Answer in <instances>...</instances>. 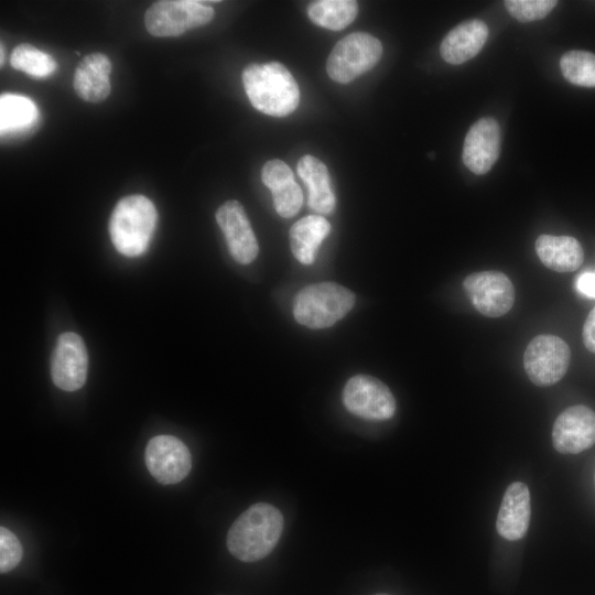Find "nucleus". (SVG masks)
I'll return each mask as SVG.
<instances>
[{"mask_svg": "<svg viewBox=\"0 0 595 595\" xmlns=\"http://www.w3.org/2000/svg\"><path fill=\"white\" fill-rule=\"evenodd\" d=\"M0 51H1L0 64L3 65V62H4V54H3L4 47H3L2 44H1Z\"/></svg>", "mask_w": 595, "mask_h": 595, "instance_id": "c756f323", "label": "nucleus"}, {"mask_svg": "<svg viewBox=\"0 0 595 595\" xmlns=\"http://www.w3.org/2000/svg\"><path fill=\"white\" fill-rule=\"evenodd\" d=\"M216 220L232 258L241 264L253 261L259 247L242 205L235 199L225 202L216 212Z\"/></svg>", "mask_w": 595, "mask_h": 595, "instance_id": "ddd939ff", "label": "nucleus"}, {"mask_svg": "<svg viewBox=\"0 0 595 595\" xmlns=\"http://www.w3.org/2000/svg\"><path fill=\"white\" fill-rule=\"evenodd\" d=\"M283 523V516L278 508L267 502H257L231 524L227 533V548L240 561H259L277 545Z\"/></svg>", "mask_w": 595, "mask_h": 595, "instance_id": "f257e3e1", "label": "nucleus"}, {"mask_svg": "<svg viewBox=\"0 0 595 595\" xmlns=\"http://www.w3.org/2000/svg\"><path fill=\"white\" fill-rule=\"evenodd\" d=\"M358 13L354 0H320L307 7L311 21L332 31H339L349 25Z\"/></svg>", "mask_w": 595, "mask_h": 595, "instance_id": "5701e85b", "label": "nucleus"}, {"mask_svg": "<svg viewBox=\"0 0 595 595\" xmlns=\"http://www.w3.org/2000/svg\"><path fill=\"white\" fill-rule=\"evenodd\" d=\"M375 595H387V594H375Z\"/></svg>", "mask_w": 595, "mask_h": 595, "instance_id": "7c9ffc66", "label": "nucleus"}, {"mask_svg": "<svg viewBox=\"0 0 595 595\" xmlns=\"http://www.w3.org/2000/svg\"><path fill=\"white\" fill-rule=\"evenodd\" d=\"M463 288L475 309L488 317L505 315L513 305L515 288L499 271H479L467 275Z\"/></svg>", "mask_w": 595, "mask_h": 595, "instance_id": "1a4fd4ad", "label": "nucleus"}, {"mask_svg": "<svg viewBox=\"0 0 595 595\" xmlns=\"http://www.w3.org/2000/svg\"><path fill=\"white\" fill-rule=\"evenodd\" d=\"M500 141V128L494 118L477 120L464 140L462 158L465 166L475 174H486L499 156Z\"/></svg>", "mask_w": 595, "mask_h": 595, "instance_id": "4468645a", "label": "nucleus"}, {"mask_svg": "<svg viewBox=\"0 0 595 595\" xmlns=\"http://www.w3.org/2000/svg\"><path fill=\"white\" fill-rule=\"evenodd\" d=\"M88 355L82 337L66 332L58 336L51 361L54 385L65 391H75L86 381Z\"/></svg>", "mask_w": 595, "mask_h": 595, "instance_id": "9b49d317", "label": "nucleus"}, {"mask_svg": "<svg viewBox=\"0 0 595 595\" xmlns=\"http://www.w3.org/2000/svg\"><path fill=\"white\" fill-rule=\"evenodd\" d=\"M214 9L194 0H162L145 12L144 24L154 36H178L186 31L207 24Z\"/></svg>", "mask_w": 595, "mask_h": 595, "instance_id": "423d86ee", "label": "nucleus"}, {"mask_svg": "<svg viewBox=\"0 0 595 595\" xmlns=\"http://www.w3.org/2000/svg\"><path fill=\"white\" fill-rule=\"evenodd\" d=\"M242 83L251 105L266 115L284 117L299 105V86L279 62L248 65L242 72Z\"/></svg>", "mask_w": 595, "mask_h": 595, "instance_id": "f03ea898", "label": "nucleus"}, {"mask_svg": "<svg viewBox=\"0 0 595 595\" xmlns=\"http://www.w3.org/2000/svg\"><path fill=\"white\" fill-rule=\"evenodd\" d=\"M355 295L334 282H321L303 288L295 296V320L309 328H326L343 318L353 307Z\"/></svg>", "mask_w": 595, "mask_h": 595, "instance_id": "20e7f679", "label": "nucleus"}, {"mask_svg": "<svg viewBox=\"0 0 595 595\" xmlns=\"http://www.w3.org/2000/svg\"><path fill=\"white\" fill-rule=\"evenodd\" d=\"M571 360L569 345L555 335H538L527 346L523 367L539 387L556 383L566 374Z\"/></svg>", "mask_w": 595, "mask_h": 595, "instance_id": "0eeeda50", "label": "nucleus"}, {"mask_svg": "<svg viewBox=\"0 0 595 595\" xmlns=\"http://www.w3.org/2000/svg\"><path fill=\"white\" fill-rule=\"evenodd\" d=\"M343 402L350 413L366 420H388L396 412L390 389L379 379L366 375L354 376L346 382Z\"/></svg>", "mask_w": 595, "mask_h": 595, "instance_id": "6e6552de", "label": "nucleus"}, {"mask_svg": "<svg viewBox=\"0 0 595 595\" xmlns=\"http://www.w3.org/2000/svg\"><path fill=\"white\" fill-rule=\"evenodd\" d=\"M329 232L331 225L323 216L310 215L299 219L289 235L293 256L303 264L313 263L321 244Z\"/></svg>", "mask_w": 595, "mask_h": 595, "instance_id": "412c9836", "label": "nucleus"}, {"mask_svg": "<svg viewBox=\"0 0 595 595\" xmlns=\"http://www.w3.org/2000/svg\"><path fill=\"white\" fill-rule=\"evenodd\" d=\"M560 67L564 78L573 85L595 87V54L572 50L562 55Z\"/></svg>", "mask_w": 595, "mask_h": 595, "instance_id": "b1692460", "label": "nucleus"}, {"mask_svg": "<svg viewBox=\"0 0 595 595\" xmlns=\"http://www.w3.org/2000/svg\"><path fill=\"white\" fill-rule=\"evenodd\" d=\"M158 213L154 204L143 195L121 198L115 206L109 220L111 241L121 255H142L152 238Z\"/></svg>", "mask_w": 595, "mask_h": 595, "instance_id": "7ed1b4c3", "label": "nucleus"}, {"mask_svg": "<svg viewBox=\"0 0 595 595\" xmlns=\"http://www.w3.org/2000/svg\"><path fill=\"white\" fill-rule=\"evenodd\" d=\"M576 289L581 294L595 299V272H584L578 275Z\"/></svg>", "mask_w": 595, "mask_h": 595, "instance_id": "c85d7f7f", "label": "nucleus"}, {"mask_svg": "<svg viewBox=\"0 0 595 595\" xmlns=\"http://www.w3.org/2000/svg\"><path fill=\"white\" fill-rule=\"evenodd\" d=\"M111 62L102 53L86 55L78 64L73 86L76 94L86 101L98 102L108 97L110 85Z\"/></svg>", "mask_w": 595, "mask_h": 595, "instance_id": "a211bd4d", "label": "nucleus"}, {"mask_svg": "<svg viewBox=\"0 0 595 595\" xmlns=\"http://www.w3.org/2000/svg\"><path fill=\"white\" fill-rule=\"evenodd\" d=\"M554 448L577 454L595 444V412L586 405H572L556 418L552 430Z\"/></svg>", "mask_w": 595, "mask_h": 595, "instance_id": "f8f14e48", "label": "nucleus"}, {"mask_svg": "<svg viewBox=\"0 0 595 595\" xmlns=\"http://www.w3.org/2000/svg\"><path fill=\"white\" fill-rule=\"evenodd\" d=\"M530 493L526 484H510L502 497L496 529L506 540L516 541L526 534L530 522Z\"/></svg>", "mask_w": 595, "mask_h": 595, "instance_id": "dca6fc26", "label": "nucleus"}, {"mask_svg": "<svg viewBox=\"0 0 595 595\" xmlns=\"http://www.w3.org/2000/svg\"><path fill=\"white\" fill-rule=\"evenodd\" d=\"M536 251L541 262L556 272L575 271L584 260L581 244L571 236L540 235Z\"/></svg>", "mask_w": 595, "mask_h": 595, "instance_id": "6ab92c4d", "label": "nucleus"}, {"mask_svg": "<svg viewBox=\"0 0 595 595\" xmlns=\"http://www.w3.org/2000/svg\"><path fill=\"white\" fill-rule=\"evenodd\" d=\"M298 174L307 186L310 208L318 214H331L335 207V195L326 165L317 158L306 154L298 162Z\"/></svg>", "mask_w": 595, "mask_h": 595, "instance_id": "aec40b11", "label": "nucleus"}, {"mask_svg": "<svg viewBox=\"0 0 595 595\" xmlns=\"http://www.w3.org/2000/svg\"><path fill=\"white\" fill-rule=\"evenodd\" d=\"M582 336L585 347L595 354V306L584 322Z\"/></svg>", "mask_w": 595, "mask_h": 595, "instance_id": "cd10ccee", "label": "nucleus"}, {"mask_svg": "<svg viewBox=\"0 0 595 595\" xmlns=\"http://www.w3.org/2000/svg\"><path fill=\"white\" fill-rule=\"evenodd\" d=\"M39 119V109L33 100L17 94H2L0 97L1 136L21 133L30 130Z\"/></svg>", "mask_w": 595, "mask_h": 595, "instance_id": "4be33fe9", "label": "nucleus"}, {"mask_svg": "<svg viewBox=\"0 0 595 595\" xmlns=\"http://www.w3.org/2000/svg\"><path fill=\"white\" fill-rule=\"evenodd\" d=\"M488 37V26L480 20H468L452 29L443 39L440 53L445 62L463 64L483 48Z\"/></svg>", "mask_w": 595, "mask_h": 595, "instance_id": "f3484780", "label": "nucleus"}, {"mask_svg": "<svg viewBox=\"0 0 595 595\" xmlns=\"http://www.w3.org/2000/svg\"><path fill=\"white\" fill-rule=\"evenodd\" d=\"M10 63L13 68L37 78L46 77L56 69V62L51 55L29 43H22L12 51Z\"/></svg>", "mask_w": 595, "mask_h": 595, "instance_id": "393cba45", "label": "nucleus"}, {"mask_svg": "<svg viewBox=\"0 0 595 595\" xmlns=\"http://www.w3.org/2000/svg\"><path fill=\"white\" fill-rule=\"evenodd\" d=\"M261 178L271 191L277 213L284 218L293 217L303 204V193L290 166L278 159L268 161Z\"/></svg>", "mask_w": 595, "mask_h": 595, "instance_id": "2eb2a0df", "label": "nucleus"}, {"mask_svg": "<svg viewBox=\"0 0 595 595\" xmlns=\"http://www.w3.org/2000/svg\"><path fill=\"white\" fill-rule=\"evenodd\" d=\"M507 11L520 22H531L545 18L558 4L555 0H506Z\"/></svg>", "mask_w": 595, "mask_h": 595, "instance_id": "a878e982", "label": "nucleus"}, {"mask_svg": "<svg viewBox=\"0 0 595 595\" xmlns=\"http://www.w3.org/2000/svg\"><path fill=\"white\" fill-rule=\"evenodd\" d=\"M22 547L18 538L7 528H0V571L14 569L22 560Z\"/></svg>", "mask_w": 595, "mask_h": 595, "instance_id": "bb28decb", "label": "nucleus"}, {"mask_svg": "<svg viewBox=\"0 0 595 595\" xmlns=\"http://www.w3.org/2000/svg\"><path fill=\"white\" fill-rule=\"evenodd\" d=\"M381 55L382 45L377 37L365 32L350 33L332 50L326 71L333 80L346 84L371 69Z\"/></svg>", "mask_w": 595, "mask_h": 595, "instance_id": "39448f33", "label": "nucleus"}, {"mask_svg": "<svg viewBox=\"0 0 595 595\" xmlns=\"http://www.w3.org/2000/svg\"><path fill=\"white\" fill-rule=\"evenodd\" d=\"M144 461L152 477L163 485L183 480L192 467L187 446L172 435L152 437L147 444Z\"/></svg>", "mask_w": 595, "mask_h": 595, "instance_id": "9d476101", "label": "nucleus"}]
</instances>
